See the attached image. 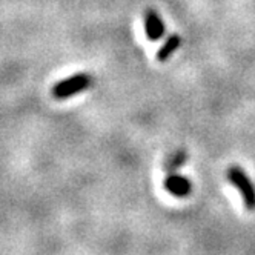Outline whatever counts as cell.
Wrapping results in <instances>:
<instances>
[{
  "mask_svg": "<svg viewBox=\"0 0 255 255\" xmlns=\"http://www.w3.org/2000/svg\"><path fill=\"white\" fill-rule=\"evenodd\" d=\"M91 86H93V77L86 72H79V74L57 82L51 89V96L57 100H66L80 93H85Z\"/></svg>",
  "mask_w": 255,
  "mask_h": 255,
  "instance_id": "6da1fadb",
  "label": "cell"
},
{
  "mask_svg": "<svg viewBox=\"0 0 255 255\" xmlns=\"http://www.w3.org/2000/svg\"><path fill=\"white\" fill-rule=\"evenodd\" d=\"M229 183L240 192L248 211H255V185L240 166H231L226 172Z\"/></svg>",
  "mask_w": 255,
  "mask_h": 255,
  "instance_id": "7a4b0ae2",
  "label": "cell"
},
{
  "mask_svg": "<svg viewBox=\"0 0 255 255\" xmlns=\"http://www.w3.org/2000/svg\"><path fill=\"white\" fill-rule=\"evenodd\" d=\"M165 23H163L160 14L154 9L149 8L144 12V32L149 42H158L165 35Z\"/></svg>",
  "mask_w": 255,
  "mask_h": 255,
  "instance_id": "3957f363",
  "label": "cell"
},
{
  "mask_svg": "<svg viewBox=\"0 0 255 255\" xmlns=\"http://www.w3.org/2000/svg\"><path fill=\"white\" fill-rule=\"evenodd\" d=\"M163 188H165L172 197L185 198L192 192V183L183 175L178 174H169L165 181H163Z\"/></svg>",
  "mask_w": 255,
  "mask_h": 255,
  "instance_id": "277c9868",
  "label": "cell"
},
{
  "mask_svg": "<svg viewBox=\"0 0 255 255\" xmlns=\"http://www.w3.org/2000/svg\"><path fill=\"white\" fill-rule=\"evenodd\" d=\"M180 45H181V37L178 34H172V35H169V37L166 39V42L163 43L161 46H160V49L157 51V60L158 62H166V60H169V57L172 56V54L180 48Z\"/></svg>",
  "mask_w": 255,
  "mask_h": 255,
  "instance_id": "5b68a950",
  "label": "cell"
},
{
  "mask_svg": "<svg viewBox=\"0 0 255 255\" xmlns=\"http://www.w3.org/2000/svg\"><path fill=\"white\" fill-rule=\"evenodd\" d=\"M186 160H188V152L185 149H178V151L172 152L165 160V163H163V171L172 174V172H175L177 169H180L181 166H183L186 163Z\"/></svg>",
  "mask_w": 255,
  "mask_h": 255,
  "instance_id": "8992f818",
  "label": "cell"
}]
</instances>
